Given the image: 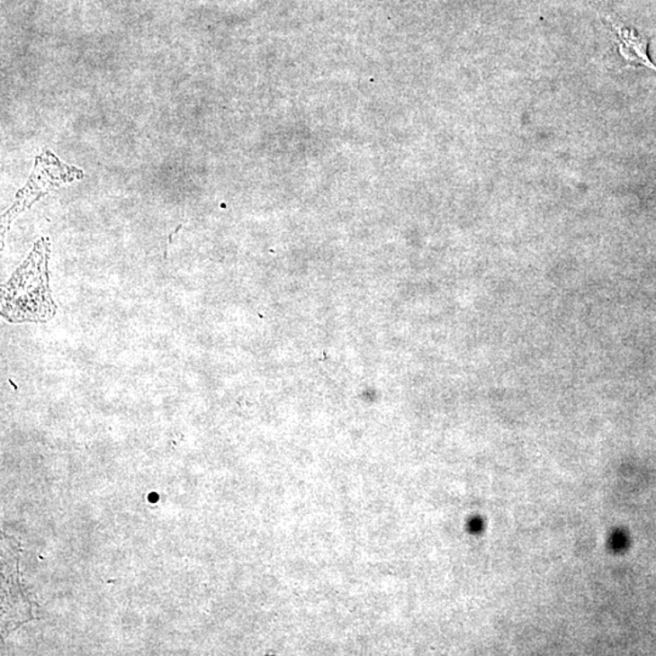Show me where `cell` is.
Segmentation results:
<instances>
[{
    "label": "cell",
    "mask_w": 656,
    "mask_h": 656,
    "mask_svg": "<svg viewBox=\"0 0 656 656\" xmlns=\"http://www.w3.org/2000/svg\"><path fill=\"white\" fill-rule=\"evenodd\" d=\"M29 259L26 265L13 275L4 293V312L9 320L30 321L48 318L53 314V304L49 301L43 262Z\"/></svg>",
    "instance_id": "cell-1"
},
{
    "label": "cell",
    "mask_w": 656,
    "mask_h": 656,
    "mask_svg": "<svg viewBox=\"0 0 656 656\" xmlns=\"http://www.w3.org/2000/svg\"><path fill=\"white\" fill-rule=\"evenodd\" d=\"M616 36V45L625 61L643 66L656 73V65L648 54L649 38L638 33L634 27H628L620 20L610 19Z\"/></svg>",
    "instance_id": "cell-2"
}]
</instances>
